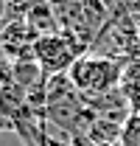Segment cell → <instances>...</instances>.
Returning <instances> with one entry per match:
<instances>
[{
	"instance_id": "cell-1",
	"label": "cell",
	"mask_w": 140,
	"mask_h": 146,
	"mask_svg": "<svg viewBox=\"0 0 140 146\" xmlns=\"http://www.w3.org/2000/svg\"><path fill=\"white\" fill-rule=\"evenodd\" d=\"M123 65H126L123 56L81 54L67 70V76L84 98H95V96H104V93H112L121 87Z\"/></svg>"
},
{
	"instance_id": "cell-2",
	"label": "cell",
	"mask_w": 140,
	"mask_h": 146,
	"mask_svg": "<svg viewBox=\"0 0 140 146\" xmlns=\"http://www.w3.org/2000/svg\"><path fill=\"white\" fill-rule=\"evenodd\" d=\"M79 56H81V54L76 51V45H73L62 31L45 34V36H39V39L34 42V62L42 68L45 76L67 73Z\"/></svg>"
},
{
	"instance_id": "cell-3",
	"label": "cell",
	"mask_w": 140,
	"mask_h": 146,
	"mask_svg": "<svg viewBox=\"0 0 140 146\" xmlns=\"http://www.w3.org/2000/svg\"><path fill=\"white\" fill-rule=\"evenodd\" d=\"M39 39L36 31L22 20H6L0 25V48L11 62L20 59H34V42Z\"/></svg>"
},
{
	"instance_id": "cell-4",
	"label": "cell",
	"mask_w": 140,
	"mask_h": 146,
	"mask_svg": "<svg viewBox=\"0 0 140 146\" xmlns=\"http://www.w3.org/2000/svg\"><path fill=\"white\" fill-rule=\"evenodd\" d=\"M25 23L36 31V36L56 34L59 31V20H56V11H53L51 0H34L31 9L25 11Z\"/></svg>"
},
{
	"instance_id": "cell-5",
	"label": "cell",
	"mask_w": 140,
	"mask_h": 146,
	"mask_svg": "<svg viewBox=\"0 0 140 146\" xmlns=\"http://www.w3.org/2000/svg\"><path fill=\"white\" fill-rule=\"evenodd\" d=\"M118 90L123 93L126 104L132 112H140V59H126L121 73V87Z\"/></svg>"
},
{
	"instance_id": "cell-6",
	"label": "cell",
	"mask_w": 140,
	"mask_h": 146,
	"mask_svg": "<svg viewBox=\"0 0 140 146\" xmlns=\"http://www.w3.org/2000/svg\"><path fill=\"white\" fill-rule=\"evenodd\" d=\"M121 143L123 146H140V118L137 112H132L121 127Z\"/></svg>"
},
{
	"instance_id": "cell-7",
	"label": "cell",
	"mask_w": 140,
	"mask_h": 146,
	"mask_svg": "<svg viewBox=\"0 0 140 146\" xmlns=\"http://www.w3.org/2000/svg\"><path fill=\"white\" fill-rule=\"evenodd\" d=\"M6 17H9V6H6V0H0V25L6 23Z\"/></svg>"
},
{
	"instance_id": "cell-8",
	"label": "cell",
	"mask_w": 140,
	"mask_h": 146,
	"mask_svg": "<svg viewBox=\"0 0 140 146\" xmlns=\"http://www.w3.org/2000/svg\"><path fill=\"white\" fill-rule=\"evenodd\" d=\"M104 146H123V143H121V141H115V143H104Z\"/></svg>"
},
{
	"instance_id": "cell-9",
	"label": "cell",
	"mask_w": 140,
	"mask_h": 146,
	"mask_svg": "<svg viewBox=\"0 0 140 146\" xmlns=\"http://www.w3.org/2000/svg\"><path fill=\"white\" fill-rule=\"evenodd\" d=\"M137 118H140V112H137Z\"/></svg>"
}]
</instances>
